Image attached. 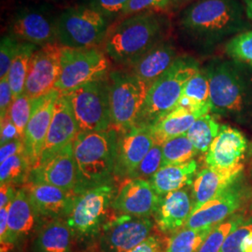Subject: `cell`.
Returning a JSON list of instances; mask_svg holds the SVG:
<instances>
[{
  "instance_id": "1",
  "label": "cell",
  "mask_w": 252,
  "mask_h": 252,
  "mask_svg": "<svg viewBox=\"0 0 252 252\" xmlns=\"http://www.w3.org/2000/svg\"><path fill=\"white\" fill-rule=\"evenodd\" d=\"M247 18L239 0H196L182 11L179 27L192 44L210 49L248 31Z\"/></svg>"
},
{
  "instance_id": "2",
  "label": "cell",
  "mask_w": 252,
  "mask_h": 252,
  "mask_svg": "<svg viewBox=\"0 0 252 252\" xmlns=\"http://www.w3.org/2000/svg\"><path fill=\"white\" fill-rule=\"evenodd\" d=\"M169 21L161 12L148 11L112 24L102 49L114 63L131 67L155 46L167 39Z\"/></svg>"
},
{
  "instance_id": "3",
  "label": "cell",
  "mask_w": 252,
  "mask_h": 252,
  "mask_svg": "<svg viewBox=\"0 0 252 252\" xmlns=\"http://www.w3.org/2000/svg\"><path fill=\"white\" fill-rule=\"evenodd\" d=\"M211 111L240 124L252 121V66L233 59L215 58L205 66Z\"/></svg>"
},
{
  "instance_id": "4",
  "label": "cell",
  "mask_w": 252,
  "mask_h": 252,
  "mask_svg": "<svg viewBox=\"0 0 252 252\" xmlns=\"http://www.w3.org/2000/svg\"><path fill=\"white\" fill-rule=\"evenodd\" d=\"M119 133L114 128L103 132H80L73 142L77 169L75 194L113 183Z\"/></svg>"
},
{
  "instance_id": "5",
  "label": "cell",
  "mask_w": 252,
  "mask_h": 252,
  "mask_svg": "<svg viewBox=\"0 0 252 252\" xmlns=\"http://www.w3.org/2000/svg\"><path fill=\"white\" fill-rule=\"evenodd\" d=\"M199 68L194 57L180 55L150 87L135 126L151 127L177 108L185 85Z\"/></svg>"
},
{
  "instance_id": "6",
  "label": "cell",
  "mask_w": 252,
  "mask_h": 252,
  "mask_svg": "<svg viewBox=\"0 0 252 252\" xmlns=\"http://www.w3.org/2000/svg\"><path fill=\"white\" fill-rule=\"evenodd\" d=\"M62 9L49 0H21L9 14L6 34L37 47L57 43L56 26Z\"/></svg>"
},
{
  "instance_id": "7",
  "label": "cell",
  "mask_w": 252,
  "mask_h": 252,
  "mask_svg": "<svg viewBox=\"0 0 252 252\" xmlns=\"http://www.w3.org/2000/svg\"><path fill=\"white\" fill-rule=\"evenodd\" d=\"M111 24L83 4L63 8L57 20V43L66 48L101 47Z\"/></svg>"
},
{
  "instance_id": "8",
  "label": "cell",
  "mask_w": 252,
  "mask_h": 252,
  "mask_svg": "<svg viewBox=\"0 0 252 252\" xmlns=\"http://www.w3.org/2000/svg\"><path fill=\"white\" fill-rule=\"evenodd\" d=\"M116 193L113 183L102 185L76 194L72 208L65 221L74 236L81 238L98 236L102 228L115 213L110 210Z\"/></svg>"
},
{
  "instance_id": "9",
  "label": "cell",
  "mask_w": 252,
  "mask_h": 252,
  "mask_svg": "<svg viewBox=\"0 0 252 252\" xmlns=\"http://www.w3.org/2000/svg\"><path fill=\"white\" fill-rule=\"evenodd\" d=\"M108 79L112 128L127 130L135 126L150 87L127 68L110 71Z\"/></svg>"
},
{
  "instance_id": "10",
  "label": "cell",
  "mask_w": 252,
  "mask_h": 252,
  "mask_svg": "<svg viewBox=\"0 0 252 252\" xmlns=\"http://www.w3.org/2000/svg\"><path fill=\"white\" fill-rule=\"evenodd\" d=\"M109 69L110 59L101 47H62L60 76L54 89L68 93L83 84L108 77Z\"/></svg>"
},
{
  "instance_id": "11",
  "label": "cell",
  "mask_w": 252,
  "mask_h": 252,
  "mask_svg": "<svg viewBox=\"0 0 252 252\" xmlns=\"http://www.w3.org/2000/svg\"><path fill=\"white\" fill-rule=\"evenodd\" d=\"M108 77L63 93L71 104L80 132H103L112 128Z\"/></svg>"
},
{
  "instance_id": "12",
  "label": "cell",
  "mask_w": 252,
  "mask_h": 252,
  "mask_svg": "<svg viewBox=\"0 0 252 252\" xmlns=\"http://www.w3.org/2000/svg\"><path fill=\"white\" fill-rule=\"evenodd\" d=\"M153 228L150 218L115 212L102 228L100 248L103 252H127L142 243Z\"/></svg>"
},
{
  "instance_id": "13",
  "label": "cell",
  "mask_w": 252,
  "mask_h": 252,
  "mask_svg": "<svg viewBox=\"0 0 252 252\" xmlns=\"http://www.w3.org/2000/svg\"><path fill=\"white\" fill-rule=\"evenodd\" d=\"M62 46L51 43L38 47L32 55L25 94L31 99L42 96L55 88L61 70Z\"/></svg>"
},
{
  "instance_id": "14",
  "label": "cell",
  "mask_w": 252,
  "mask_h": 252,
  "mask_svg": "<svg viewBox=\"0 0 252 252\" xmlns=\"http://www.w3.org/2000/svg\"><path fill=\"white\" fill-rule=\"evenodd\" d=\"M114 178L128 179L155 144L150 127L135 126L118 131Z\"/></svg>"
},
{
  "instance_id": "15",
  "label": "cell",
  "mask_w": 252,
  "mask_h": 252,
  "mask_svg": "<svg viewBox=\"0 0 252 252\" xmlns=\"http://www.w3.org/2000/svg\"><path fill=\"white\" fill-rule=\"evenodd\" d=\"M60 94V91L54 89L42 96L32 99L31 115L26 128L24 143L26 153L34 167L40 159L47 134L54 117L55 103Z\"/></svg>"
},
{
  "instance_id": "16",
  "label": "cell",
  "mask_w": 252,
  "mask_h": 252,
  "mask_svg": "<svg viewBox=\"0 0 252 252\" xmlns=\"http://www.w3.org/2000/svg\"><path fill=\"white\" fill-rule=\"evenodd\" d=\"M161 199L149 180L126 179L116 190L111 207L119 214L150 218L156 212Z\"/></svg>"
},
{
  "instance_id": "17",
  "label": "cell",
  "mask_w": 252,
  "mask_h": 252,
  "mask_svg": "<svg viewBox=\"0 0 252 252\" xmlns=\"http://www.w3.org/2000/svg\"><path fill=\"white\" fill-rule=\"evenodd\" d=\"M79 133L80 129L71 104L67 96L61 93L55 103L54 117L37 164L45 162L68 145L73 144Z\"/></svg>"
},
{
  "instance_id": "18",
  "label": "cell",
  "mask_w": 252,
  "mask_h": 252,
  "mask_svg": "<svg viewBox=\"0 0 252 252\" xmlns=\"http://www.w3.org/2000/svg\"><path fill=\"white\" fill-rule=\"evenodd\" d=\"M27 183L48 184L74 193L77 186V169L73 144L35 166Z\"/></svg>"
},
{
  "instance_id": "19",
  "label": "cell",
  "mask_w": 252,
  "mask_h": 252,
  "mask_svg": "<svg viewBox=\"0 0 252 252\" xmlns=\"http://www.w3.org/2000/svg\"><path fill=\"white\" fill-rule=\"evenodd\" d=\"M42 222L26 189L21 187L9 206L8 236L6 243L1 246V252H9L16 245L26 241L31 234H36Z\"/></svg>"
},
{
  "instance_id": "20",
  "label": "cell",
  "mask_w": 252,
  "mask_h": 252,
  "mask_svg": "<svg viewBox=\"0 0 252 252\" xmlns=\"http://www.w3.org/2000/svg\"><path fill=\"white\" fill-rule=\"evenodd\" d=\"M243 197L241 185L235 182L218 197L193 211L184 227L191 229L215 227L234 215L241 206Z\"/></svg>"
},
{
  "instance_id": "21",
  "label": "cell",
  "mask_w": 252,
  "mask_h": 252,
  "mask_svg": "<svg viewBox=\"0 0 252 252\" xmlns=\"http://www.w3.org/2000/svg\"><path fill=\"white\" fill-rule=\"evenodd\" d=\"M23 188L42 221L54 219L65 220L76 196L73 192L48 184L27 183Z\"/></svg>"
},
{
  "instance_id": "22",
  "label": "cell",
  "mask_w": 252,
  "mask_h": 252,
  "mask_svg": "<svg viewBox=\"0 0 252 252\" xmlns=\"http://www.w3.org/2000/svg\"><path fill=\"white\" fill-rule=\"evenodd\" d=\"M248 148L245 135L231 126H220V132L210 145L206 162L208 167L217 169H232L241 163Z\"/></svg>"
},
{
  "instance_id": "23",
  "label": "cell",
  "mask_w": 252,
  "mask_h": 252,
  "mask_svg": "<svg viewBox=\"0 0 252 252\" xmlns=\"http://www.w3.org/2000/svg\"><path fill=\"white\" fill-rule=\"evenodd\" d=\"M243 164L232 169H217L206 167L196 175L192 185L193 211L207 202L218 197L238 180Z\"/></svg>"
},
{
  "instance_id": "24",
  "label": "cell",
  "mask_w": 252,
  "mask_h": 252,
  "mask_svg": "<svg viewBox=\"0 0 252 252\" xmlns=\"http://www.w3.org/2000/svg\"><path fill=\"white\" fill-rule=\"evenodd\" d=\"M192 210V197L188 190H175L162 196L154 213V220L163 234H174L185 226Z\"/></svg>"
},
{
  "instance_id": "25",
  "label": "cell",
  "mask_w": 252,
  "mask_h": 252,
  "mask_svg": "<svg viewBox=\"0 0 252 252\" xmlns=\"http://www.w3.org/2000/svg\"><path fill=\"white\" fill-rule=\"evenodd\" d=\"M175 44L165 39L145 54L135 64L127 68L151 87L179 57Z\"/></svg>"
},
{
  "instance_id": "26",
  "label": "cell",
  "mask_w": 252,
  "mask_h": 252,
  "mask_svg": "<svg viewBox=\"0 0 252 252\" xmlns=\"http://www.w3.org/2000/svg\"><path fill=\"white\" fill-rule=\"evenodd\" d=\"M74 234L63 219L44 220L36 231L34 252H71Z\"/></svg>"
},
{
  "instance_id": "27",
  "label": "cell",
  "mask_w": 252,
  "mask_h": 252,
  "mask_svg": "<svg viewBox=\"0 0 252 252\" xmlns=\"http://www.w3.org/2000/svg\"><path fill=\"white\" fill-rule=\"evenodd\" d=\"M196 171L197 162L195 160H190L181 164L162 166L149 181L156 193L162 197L169 192L191 184Z\"/></svg>"
},
{
  "instance_id": "28",
  "label": "cell",
  "mask_w": 252,
  "mask_h": 252,
  "mask_svg": "<svg viewBox=\"0 0 252 252\" xmlns=\"http://www.w3.org/2000/svg\"><path fill=\"white\" fill-rule=\"evenodd\" d=\"M198 118V114L188 108L177 106L150 127L155 143L162 145L172 138L186 135Z\"/></svg>"
},
{
  "instance_id": "29",
  "label": "cell",
  "mask_w": 252,
  "mask_h": 252,
  "mask_svg": "<svg viewBox=\"0 0 252 252\" xmlns=\"http://www.w3.org/2000/svg\"><path fill=\"white\" fill-rule=\"evenodd\" d=\"M178 106L188 108L200 117L211 111L209 81L205 67H200L187 82Z\"/></svg>"
},
{
  "instance_id": "30",
  "label": "cell",
  "mask_w": 252,
  "mask_h": 252,
  "mask_svg": "<svg viewBox=\"0 0 252 252\" xmlns=\"http://www.w3.org/2000/svg\"><path fill=\"white\" fill-rule=\"evenodd\" d=\"M38 47L27 42H21L18 54L10 66L7 76L14 99L25 93L29 64L32 55Z\"/></svg>"
},
{
  "instance_id": "31",
  "label": "cell",
  "mask_w": 252,
  "mask_h": 252,
  "mask_svg": "<svg viewBox=\"0 0 252 252\" xmlns=\"http://www.w3.org/2000/svg\"><path fill=\"white\" fill-rule=\"evenodd\" d=\"M33 167L34 165L27 153L11 156L1 162L0 183L23 187L28 182Z\"/></svg>"
},
{
  "instance_id": "32",
  "label": "cell",
  "mask_w": 252,
  "mask_h": 252,
  "mask_svg": "<svg viewBox=\"0 0 252 252\" xmlns=\"http://www.w3.org/2000/svg\"><path fill=\"white\" fill-rule=\"evenodd\" d=\"M220 124L210 114L198 118L189 128L186 135L197 153H207L210 145L220 132Z\"/></svg>"
},
{
  "instance_id": "33",
  "label": "cell",
  "mask_w": 252,
  "mask_h": 252,
  "mask_svg": "<svg viewBox=\"0 0 252 252\" xmlns=\"http://www.w3.org/2000/svg\"><path fill=\"white\" fill-rule=\"evenodd\" d=\"M214 227L191 229L183 227L172 234L165 252H197Z\"/></svg>"
},
{
  "instance_id": "34",
  "label": "cell",
  "mask_w": 252,
  "mask_h": 252,
  "mask_svg": "<svg viewBox=\"0 0 252 252\" xmlns=\"http://www.w3.org/2000/svg\"><path fill=\"white\" fill-rule=\"evenodd\" d=\"M162 166L189 162L197 154V151L186 135H180L164 142L162 145Z\"/></svg>"
},
{
  "instance_id": "35",
  "label": "cell",
  "mask_w": 252,
  "mask_h": 252,
  "mask_svg": "<svg viewBox=\"0 0 252 252\" xmlns=\"http://www.w3.org/2000/svg\"><path fill=\"white\" fill-rule=\"evenodd\" d=\"M244 221L243 217L237 215L215 226L197 252H220L227 236Z\"/></svg>"
},
{
  "instance_id": "36",
  "label": "cell",
  "mask_w": 252,
  "mask_h": 252,
  "mask_svg": "<svg viewBox=\"0 0 252 252\" xmlns=\"http://www.w3.org/2000/svg\"><path fill=\"white\" fill-rule=\"evenodd\" d=\"M225 54L230 59L252 66V30L244 31L230 38L226 42Z\"/></svg>"
},
{
  "instance_id": "37",
  "label": "cell",
  "mask_w": 252,
  "mask_h": 252,
  "mask_svg": "<svg viewBox=\"0 0 252 252\" xmlns=\"http://www.w3.org/2000/svg\"><path fill=\"white\" fill-rule=\"evenodd\" d=\"M130 0H81L83 4L103 15L112 25L120 20Z\"/></svg>"
},
{
  "instance_id": "38",
  "label": "cell",
  "mask_w": 252,
  "mask_h": 252,
  "mask_svg": "<svg viewBox=\"0 0 252 252\" xmlns=\"http://www.w3.org/2000/svg\"><path fill=\"white\" fill-rule=\"evenodd\" d=\"M31 108L32 99L24 93L13 100V103L9 108L8 115L13 125L16 126L19 134L23 139L31 115Z\"/></svg>"
},
{
  "instance_id": "39",
  "label": "cell",
  "mask_w": 252,
  "mask_h": 252,
  "mask_svg": "<svg viewBox=\"0 0 252 252\" xmlns=\"http://www.w3.org/2000/svg\"><path fill=\"white\" fill-rule=\"evenodd\" d=\"M162 145L155 143L148 154L145 156L142 162L139 163L135 172L128 179L149 180L162 167Z\"/></svg>"
},
{
  "instance_id": "40",
  "label": "cell",
  "mask_w": 252,
  "mask_h": 252,
  "mask_svg": "<svg viewBox=\"0 0 252 252\" xmlns=\"http://www.w3.org/2000/svg\"><path fill=\"white\" fill-rule=\"evenodd\" d=\"M21 41L8 34L3 35L0 41V80L7 78L10 66L19 53Z\"/></svg>"
},
{
  "instance_id": "41",
  "label": "cell",
  "mask_w": 252,
  "mask_h": 252,
  "mask_svg": "<svg viewBox=\"0 0 252 252\" xmlns=\"http://www.w3.org/2000/svg\"><path fill=\"white\" fill-rule=\"evenodd\" d=\"M170 0H130L120 20L148 11L164 13L170 9Z\"/></svg>"
},
{
  "instance_id": "42",
  "label": "cell",
  "mask_w": 252,
  "mask_h": 252,
  "mask_svg": "<svg viewBox=\"0 0 252 252\" xmlns=\"http://www.w3.org/2000/svg\"><path fill=\"white\" fill-rule=\"evenodd\" d=\"M252 234V220L244 221L229 234L220 252H241V245L247 235Z\"/></svg>"
},
{
  "instance_id": "43",
  "label": "cell",
  "mask_w": 252,
  "mask_h": 252,
  "mask_svg": "<svg viewBox=\"0 0 252 252\" xmlns=\"http://www.w3.org/2000/svg\"><path fill=\"white\" fill-rule=\"evenodd\" d=\"M14 100L8 78L0 80V118L3 120L9 114V108Z\"/></svg>"
},
{
  "instance_id": "44",
  "label": "cell",
  "mask_w": 252,
  "mask_h": 252,
  "mask_svg": "<svg viewBox=\"0 0 252 252\" xmlns=\"http://www.w3.org/2000/svg\"><path fill=\"white\" fill-rule=\"evenodd\" d=\"M26 153L24 139H14L5 144L1 145L0 149V162H3L9 157L19 153Z\"/></svg>"
},
{
  "instance_id": "45",
  "label": "cell",
  "mask_w": 252,
  "mask_h": 252,
  "mask_svg": "<svg viewBox=\"0 0 252 252\" xmlns=\"http://www.w3.org/2000/svg\"><path fill=\"white\" fill-rule=\"evenodd\" d=\"M19 138L22 137L19 134L16 126L13 125V123L9 119V115L1 120V145Z\"/></svg>"
},
{
  "instance_id": "46",
  "label": "cell",
  "mask_w": 252,
  "mask_h": 252,
  "mask_svg": "<svg viewBox=\"0 0 252 252\" xmlns=\"http://www.w3.org/2000/svg\"><path fill=\"white\" fill-rule=\"evenodd\" d=\"M162 240L156 235H151L142 243L127 252H162Z\"/></svg>"
},
{
  "instance_id": "47",
  "label": "cell",
  "mask_w": 252,
  "mask_h": 252,
  "mask_svg": "<svg viewBox=\"0 0 252 252\" xmlns=\"http://www.w3.org/2000/svg\"><path fill=\"white\" fill-rule=\"evenodd\" d=\"M17 189H15V186H12L10 184H1L0 208L9 207L11 201L16 195Z\"/></svg>"
},
{
  "instance_id": "48",
  "label": "cell",
  "mask_w": 252,
  "mask_h": 252,
  "mask_svg": "<svg viewBox=\"0 0 252 252\" xmlns=\"http://www.w3.org/2000/svg\"><path fill=\"white\" fill-rule=\"evenodd\" d=\"M8 219H9V207L0 208V243H1V246L6 243V240H7Z\"/></svg>"
},
{
  "instance_id": "49",
  "label": "cell",
  "mask_w": 252,
  "mask_h": 252,
  "mask_svg": "<svg viewBox=\"0 0 252 252\" xmlns=\"http://www.w3.org/2000/svg\"><path fill=\"white\" fill-rule=\"evenodd\" d=\"M194 1H196V0H170V3H171L170 9L176 11V10L182 9L183 7H185L187 5L189 6V4L193 3Z\"/></svg>"
},
{
  "instance_id": "50",
  "label": "cell",
  "mask_w": 252,
  "mask_h": 252,
  "mask_svg": "<svg viewBox=\"0 0 252 252\" xmlns=\"http://www.w3.org/2000/svg\"><path fill=\"white\" fill-rule=\"evenodd\" d=\"M49 1L54 3V5H56L57 7L63 9V7L66 8V7H69L71 5H75L78 2H80L81 0H49Z\"/></svg>"
},
{
  "instance_id": "51",
  "label": "cell",
  "mask_w": 252,
  "mask_h": 252,
  "mask_svg": "<svg viewBox=\"0 0 252 252\" xmlns=\"http://www.w3.org/2000/svg\"><path fill=\"white\" fill-rule=\"evenodd\" d=\"M241 252H252V234L245 237L241 245Z\"/></svg>"
},
{
  "instance_id": "52",
  "label": "cell",
  "mask_w": 252,
  "mask_h": 252,
  "mask_svg": "<svg viewBox=\"0 0 252 252\" xmlns=\"http://www.w3.org/2000/svg\"><path fill=\"white\" fill-rule=\"evenodd\" d=\"M247 17L252 22V0H242Z\"/></svg>"
}]
</instances>
